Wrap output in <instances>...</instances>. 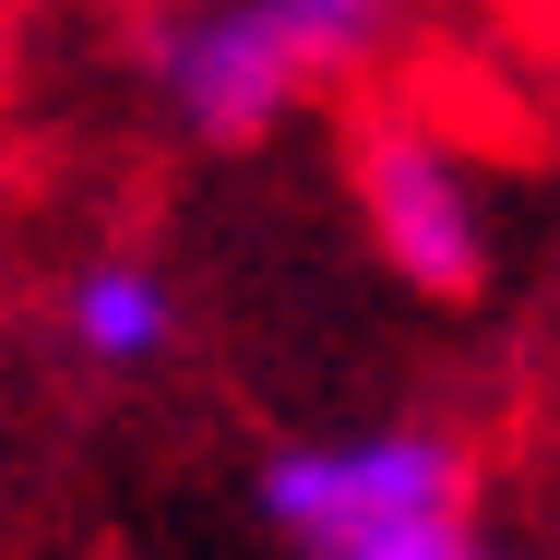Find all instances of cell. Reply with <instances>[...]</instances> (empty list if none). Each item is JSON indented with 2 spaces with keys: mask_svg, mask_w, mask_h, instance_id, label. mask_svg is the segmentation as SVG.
I'll use <instances>...</instances> for the list:
<instances>
[{
  "mask_svg": "<svg viewBox=\"0 0 560 560\" xmlns=\"http://www.w3.org/2000/svg\"><path fill=\"white\" fill-rule=\"evenodd\" d=\"M370 36V12H346V0H262V12H203V24H167V48H155V72H167V96L191 131H262V119L287 108L323 60H346Z\"/></svg>",
  "mask_w": 560,
  "mask_h": 560,
  "instance_id": "cell-1",
  "label": "cell"
},
{
  "mask_svg": "<svg viewBox=\"0 0 560 560\" xmlns=\"http://www.w3.org/2000/svg\"><path fill=\"white\" fill-rule=\"evenodd\" d=\"M262 513L323 560H358L382 537L453 525V442L394 430V442H335V453H275L262 465Z\"/></svg>",
  "mask_w": 560,
  "mask_h": 560,
  "instance_id": "cell-2",
  "label": "cell"
},
{
  "mask_svg": "<svg viewBox=\"0 0 560 560\" xmlns=\"http://www.w3.org/2000/svg\"><path fill=\"white\" fill-rule=\"evenodd\" d=\"M358 191H370V226H382V250H394L406 287L465 299V287L489 275L477 191H465V167H453L418 119H370V131H358Z\"/></svg>",
  "mask_w": 560,
  "mask_h": 560,
  "instance_id": "cell-3",
  "label": "cell"
},
{
  "mask_svg": "<svg viewBox=\"0 0 560 560\" xmlns=\"http://www.w3.org/2000/svg\"><path fill=\"white\" fill-rule=\"evenodd\" d=\"M72 335L96 346V358H119V370L155 358V346H167V287H155L143 262H96V275L72 287Z\"/></svg>",
  "mask_w": 560,
  "mask_h": 560,
  "instance_id": "cell-4",
  "label": "cell"
},
{
  "mask_svg": "<svg viewBox=\"0 0 560 560\" xmlns=\"http://www.w3.org/2000/svg\"><path fill=\"white\" fill-rule=\"evenodd\" d=\"M358 560H477L453 525H418V537H382V549H358Z\"/></svg>",
  "mask_w": 560,
  "mask_h": 560,
  "instance_id": "cell-5",
  "label": "cell"
}]
</instances>
